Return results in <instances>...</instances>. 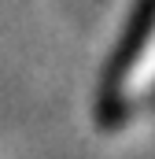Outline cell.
<instances>
[{"instance_id": "1", "label": "cell", "mask_w": 155, "mask_h": 159, "mask_svg": "<svg viewBox=\"0 0 155 159\" xmlns=\"http://www.w3.org/2000/svg\"><path fill=\"white\" fill-rule=\"evenodd\" d=\"M148 111H155V0H140L104 67L96 115L107 126H126Z\"/></svg>"}]
</instances>
